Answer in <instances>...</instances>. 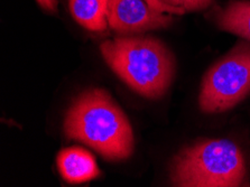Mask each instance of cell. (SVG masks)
<instances>
[{
    "mask_svg": "<svg viewBox=\"0 0 250 187\" xmlns=\"http://www.w3.org/2000/svg\"><path fill=\"white\" fill-rule=\"evenodd\" d=\"M218 27L250 42V1L230 0L225 8L215 14Z\"/></svg>",
    "mask_w": 250,
    "mask_h": 187,
    "instance_id": "cell-8",
    "label": "cell"
},
{
    "mask_svg": "<svg viewBox=\"0 0 250 187\" xmlns=\"http://www.w3.org/2000/svg\"><path fill=\"white\" fill-rule=\"evenodd\" d=\"M172 21L170 14L155 10L145 0H110L109 26L124 36L137 35L147 30L165 28Z\"/></svg>",
    "mask_w": 250,
    "mask_h": 187,
    "instance_id": "cell-5",
    "label": "cell"
},
{
    "mask_svg": "<svg viewBox=\"0 0 250 187\" xmlns=\"http://www.w3.org/2000/svg\"><path fill=\"white\" fill-rule=\"evenodd\" d=\"M110 0H69L72 16L82 27L91 32L107 29Z\"/></svg>",
    "mask_w": 250,
    "mask_h": 187,
    "instance_id": "cell-7",
    "label": "cell"
},
{
    "mask_svg": "<svg viewBox=\"0 0 250 187\" xmlns=\"http://www.w3.org/2000/svg\"><path fill=\"white\" fill-rule=\"evenodd\" d=\"M145 1L148 3V5L154 8L155 10L162 11V13L170 14V15H183L185 11L183 9L175 8V7H170L165 5L164 2H162L161 0H145Z\"/></svg>",
    "mask_w": 250,
    "mask_h": 187,
    "instance_id": "cell-10",
    "label": "cell"
},
{
    "mask_svg": "<svg viewBox=\"0 0 250 187\" xmlns=\"http://www.w3.org/2000/svg\"><path fill=\"white\" fill-rule=\"evenodd\" d=\"M165 5L183 9L184 11H198L209 7L213 0H161Z\"/></svg>",
    "mask_w": 250,
    "mask_h": 187,
    "instance_id": "cell-9",
    "label": "cell"
},
{
    "mask_svg": "<svg viewBox=\"0 0 250 187\" xmlns=\"http://www.w3.org/2000/svg\"><path fill=\"white\" fill-rule=\"evenodd\" d=\"M169 175L174 186L236 187L246 176L245 158L232 141L203 140L174 157Z\"/></svg>",
    "mask_w": 250,
    "mask_h": 187,
    "instance_id": "cell-3",
    "label": "cell"
},
{
    "mask_svg": "<svg viewBox=\"0 0 250 187\" xmlns=\"http://www.w3.org/2000/svg\"><path fill=\"white\" fill-rule=\"evenodd\" d=\"M59 171L70 184H81L100 176V170L93 156L80 147H70L58 155Z\"/></svg>",
    "mask_w": 250,
    "mask_h": 187,
    "instance_id": "cell-6",
    "label": "cell"
},
{
    "mask_svg": "<svg viewBox=\"0 0 250 187\" xmlns=\"http://www.w3.org/2000/svg\"><path fill=\"white\" fill-rule=\"evenodd\" d=\"M101 54L108 66L138 94L158 99L168 90L175 62L169 49L150 36H123L104 41Z\"/></svg>",
    "mask_w": 250,
    "mask_h": 187,
    "instance_id": "cell-2",
    "label": "cell"
},
{
    "mask_svg": "<svg viewBox=\"0 0 250 187\" xmlns=\"http://www.w3.org/2000/svg\"><path fill=\"white\" fill-rule=\"evenodd\" d=\"M39 5L48 13H56L58 10V0H36Z\"/></svg>",
    "mask_w": 250,
    "mask_h": 187,
    "instance_id": "cell-11",
    "label": "cell"
},
{
    "mask_svg": "<svg viewBox=\"0 0 250 187\" xmlns=\"http://www.w3.org/2000/svg\"><path fill=\"white\" fill-rule=\"evenodd\" d=\"M250 93V44L240 43L206 74L200 93L203 112L233 108Z\"/></svg>",
    "mask_w": 250,
    "mask_h": 187,
    "instance_id": "cell-4",
    "label": "cell"
},
{
    "mask_svg": "<svg viewBox=\"0 0 250 187\" xmlns=\"http://www.w3.org/2000/svg\"><path fill=\"white\" fill-rule=\"evenodd\" d=\"M63 128L67 138L88 145L108 160H125L134 151L130 122L104 89H91L75 98Z\"/></svg>",
    "mask_w": 250,
    "mask_h": 187,
    "instance_id": "cell-1",
    "label": "cell"
}]
</instances>
